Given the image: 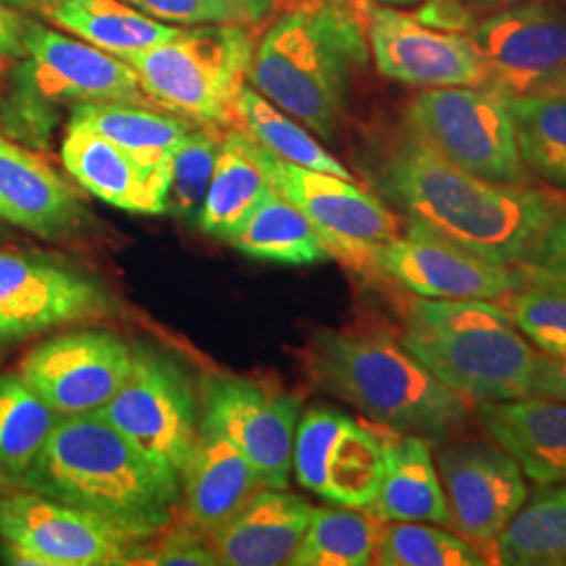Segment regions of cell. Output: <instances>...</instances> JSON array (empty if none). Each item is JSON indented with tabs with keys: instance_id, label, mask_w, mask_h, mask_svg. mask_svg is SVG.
Segmentation results:
<instances>
[{
	"instance_id": "6da1fadb",
	"label": "cell",
	"mask_w": 566,
	"mask_h": 566,
	"mask_svg": "<svg viewBox=\"0 0 566 566\" xmlns=\"http://www.w3.org/2000/svg\"><path fill=\"white\" fill-rule=\"evenodd\" d=\"M376 181L411 221L493 263L523 266L547 227L566 210V193L491 182L449 163L409 126L386 149Z\"/></svg>"
},
{
	"instance_id": "7a4b0ae2",
	"label": "cell",
	"mask_w": 566,
	"mask_h": 566,
	"mask_svg": "<svg viewBox=\"0 0 566 566\" xmlns=\"http://www.w3.org/2000/svg\"><path fill=\"white\" fill-rule=\"evenodd\" d=\"M15 486L139 539H154L172 525L181 502V481L149 462L99 411L61 418Z\"/></svg>"
},
{
	"instance_id": "3957f363",
	"label": "cell",
	"mask_w": 566,
	"mask_h": 566,
	"mask_svg": "<svg viewBox=\"0 0 566 566\" xmlns=\"http://www.w3.org/2000/svg\"><path fill=\"white\" fill-rule=\"evenodd\" d=\"M304 364L319 390L395 432L447 441L470 418L472 401L437 380L386 329H319Z\"/></svg>"
},
{
	"instance_id": "277c9868",
	"label": "cell",
	"mask_w": 566,
	"mask_h": 566,
	"mask_svg": "<svg viewBox=\"0 0 566 566\" xmlns=\"http://www.w3.org/2000/svg\"><path fill=\"white\" fill-rule=\"evenodd\" d=\"M365 60L361 13L343 7L294 9L266 28L245 82L319 137L334 139L355 70Z\"/></svg>"
},
{
	"instance_id": "5b68a950",
	"label": "cell",
	"mask_w": 566,
	"mask_h": 566,
	"mask_svg": "<svg viewBox=\"0 0 566 566\" xmlns=\"http://www.w3.org/2000/svg\"><path fill=\"white\" fill-rule=\"evenodd\" d=\"M25 53L4 65L0 133L23 147L46 151L63 109L81 103H133L156 107L126 61L30 20Z\"/></svg>"
},
{
	"instance_id": "8992f818",
	"label": "cell",
	"mask_w": 566,
	"mask_h": 566,
	"mask_svg": "<svg viewBox=\"0 0 566 566\" xmlns=\"http://www.w3.org/2000/svg\"><path fill=\"white\" fill-rule=\"evenodd\" d=\"M399 338L437 380L472 403L531 397L537 353L502 304L418 296Z\"/></svg>"
},
{
	"instance_id": "52a82bcc",
	"label": "cell",
	"mask_w": 566,
	"mask_h": 566,
	"mask_svg": "<svg viewBox=\"0 0 566 566\" xmlns=\"http://www.w3.org/2000/svg\"><path fill=\"white\" fill-rule=\"evenodd\" d=\"M254 49L248 23H206L124 61L156 107L200 126H235L233 105Z\"/></svg>"
},
{
	"instance_id": "ba28073f",
	"label": "cell",
	"mask_w": 566,
	"mask_h": 566,
	"mask_svg": "<svg viewBox=\"0 0 566 566\" xmlns=\"http://www.w3.org/2000/svg\"><path fill=\"white\" fill-rule=\"evenodd\" d=\"M405 126L474 177L506 185L528 182L506 97L493 88H424L407 105Z\"/></svg>"
},
{
	"instance_id": "9c48e42d",
	"label": "cell",
	"mask_w": 566,
	"mask_h": 566,
	"mask_svg": "<svg viewBox=\"0 0 566 566\" xmlns=\"http://www.w3.org/2000/svg\"><path fill=\"white\" fill-rule=\"evenodd\" d=\"M271 187L315 227L329 256L353 271H374V256L399 235V219L355 181L287 163L256 143Z\"/></svg>"
},
{
	"instance_id": "30bf717a",
	"label": "cell",
	"mask_w": 566,
	"mask_h": 566,
	"mask_svg": "<svg viewBox=\"0 0 566 566\" xmlns=\"http://www.w3.org/2000/svg\"><path fill=\"white\" fill-rule=\"evenodd\" d=\"M0 542L13 565H135L143 542L34 491H0Z\"/></svg>"
},
{
	"instance_id": "8fae6325",
	"label": "cell",
	"mask_w": 566,
	"mask_h": 566,
	"mask_svg": "<svg viewBox=\"0 0 566 566\" xmlns=\"http://www.w3.org/2000/svg\"><path fill=\"white\" fill-rule=\"evenodd\" d=\"M99 413L149 462L181 481L200 420L189 378L170 357L135 350L130 376Z\"/></svg>"
},
{
	"instance_id": "7c38bea8",
	"label": "cell",
	"mask_w": 566,
	"mask_h": 566,
	"mask_svg": "<svg viewBox=\"0 0 566 566\" xmlns=\"http://www.w3.org/2000/svg\"><path fill=\"white\" fill-rule=\"evenodd\" d=\"M114 313L116 301L107 287L74 264L39 252L0 250V348Z\"/></svg>"
},
{
	"instance_id": "4fadbf2b",
	"label": "cell",
	"mask_w": 566,
	"mask_h": 566,
	"mask_svg": "<svg viewBox=\"0 0 566 566\" xmlns=\"http://www.w3.org/2000/svg\"><path fill=\"white\" fill-rule=\"evenodd\" d=\"M485 86L504 97L549 91L566 76V9L554 0H518L468 34Z\"/></svg>"
},
{
	"instance_id": "5bb4252c",
	"label": "cell",
	"mask_w": 566,
	"mask_h": 566,
	"mask_svg": "<svg viewBox=\"0 0 566 566\" xmlns=\"http://www.w3.org/2000/svg\"><path fill=\"white\" fill-rule=\"evenodd\" d=\"M374 271L422 298L504 303L526 282L523 266L493 263L411 219H407L405 235H397L376 252Z\"/></svg>"
},
{
	"instance_id": "9a60e30c",
	"label": "cell",
	"mask_w": 566,
	"mask_h": 566,
	"mask_svg": "<svg viewBox=\"0 0 566 566\" xmlns=\"http://www.w3.org/2000/svg\"><path fill=\"white\" fill-rule=\"evenodd\" d=\"M292 468L325 502L367 507L385 476V434L338 409L313 407L298 420Z\"/></svg>"
},
{
	"instance_id": "2e32d148",
	"label": "cell",
	"mask_w": 566,
	"mask_h": 566,
	"mask_svg": "<svg viewBox=\"0 0 566 566\" xmlns=\"http://www.w3.org/2000/svg\"><path fill=\"white\" fill-rule=\"evenodd\" d=\"M135 365V348L105 329H76L36 344L20 376L60 416L99 411Z\"/></svg>"
},
{
	"instance_id": "e0dca14e",
	"label": "cell",
	"mask_w": 566,
	"mask_h": 566,
	"mask_svg": "<svg viewBox=\"0 0 566 566\" xmlns=\"http://www.w3.org/2000/svg\"><path fill=\"white\" fill-rule=\"evenodd\" d=\"M451 526L472 546L485 547L489 565L493 547L510 521L525 506L528 489L521 464L495 441H462L437 455Z\"/></svg>"
},
{
	"instance_id": "ac0fdd59",
	"label": "cell",
	"mask_w": 566,
	"mask_h": 566,
	"mask_svg": "<svg viewBox=\"0 0 566 566\" xmlns=\"http://www.w3.org/2000/svg\"><path fill=\"white\" fill-rule=\"evenodd\" d=\"M298 420L301 399L294 395L224 376L203 385L200 424L238 447L269 489L290 485Z\"/></svg>"
},
{
	"instance_id": "d6986e66",
	"label": "cell",
	"mask_w": 566,
	"mask_h": 566,
	"mask_svg": "<svg viewBox=\"0 0 566 566\" xmlns=\"http://www.w3.org/2000/svg\"><path fill=\"white\" fill-rule=\"evenodd\" d=\"M365 36L378 72L420 88L485 86V70L470 36L428 25L395 7L367 4Z\"/></svg>"
},
{
	"instance_id": "ffe728a7",
	"label": "cell",
	"mask_w": 566,
	"mask_h": 566,
	"mask_svg": "<svg viewBox=\"0 0 566 566\" xmlns=\"http://www.w3.org/2000/svg\"><path fill=\"white\" fill-rule=\"evenodd\" d=\"M0 219L42 240L67 238L84 221L81 198L55 168L2 133Z\"/></svg>"
},
{
	"instance_id": "44dd1931",
	"label": "cell",
	"mask_w": 566,
	"mask_h": 566,
	"mask_svg": "<svg viewBox=\"0 0 566 566\" xmlns=\"http://www.w3.org/2000/svg\"><path fill=\"white\" fill-rule=\"evenodd\" d=\"M313 506L285 489L264 486L208 535L219 565H290L311 523Z\"/></svg>"
},
{
	"instance_id": "7402d4cb",
	"label": "cell",
	"mask_w": 566,
	"mask_h": 566,
	"mask_svg": "<svg viewBox=\"0 0 566 566\" xmlns=\"http://www.w3.org/2000/svg\"><path fill=\"white\" fill-rule=\"evenodd\" d=\"M61 163L70 177L102 202L137 214L168 212L170 181L145 170L116 143L67 120Z\"/></svg>"
},
{
	"instance_id": "603a6c76",
	"label": "cell",
	"mask_w": 566,
	"mask_h": 566,
	"mask_svg": "<svg viewBox=\"0 0 566 566\" xmlns=\"http://www.w3.org/2000/svg\"><path fill=\"white\" fill-rule=\"evenodd\" d=\"M479 420L537 485L566 483V403L546 397L481 401Z\"/></svg>"
},
{
	"instance_id": "cb8c5ba5",
	"label": "cell",
	"mask_w": 566,
	"mask_h": 566,
	"mask_svg": "<svg viewBox=\"0 0 566 566\" xmlns=\"http://www.w3.org/2000/svg\"><path fill=\"white\" fill-rule=\"evenodd\" d=\"M182 510L189 525L210 535L261 489V474L223 434L200 424L181 474Z\"/></svg>"
},
{
	"instance_id": "d4e9b609",
	"label": "cell",
	"mask_w": 566,
	"mask_h": 566,
	"mask_svg": "<svg viewBox=\"0 0 566 566\" xmlns=\"http://www.w3.org/2000/svg\"><path fill=\"white\" fill-rule=\"evenodd\" d=\"M382 521H409L451 526L446 491L432 462L428 439L388 428L385 434V476L367 506Z\"/></svg>"
},
{
	"instance_id": "484cf974",
	"label": "cell",
	"mask_w": 566,
	"mask_h": 566,
	"mask_svg": "<svg viewBox=\"0 0 566 566\" xmlns=\"http://www.w3.org/2000/svg\"><path fill=\"white\" fill-rule=\"evenodd\" d=\"M67 114V120L82 124L116 143L145 170L168 181L172 151L196 126L181 116H170L133 103H81Z\"/></svg>"
},
{
	"instance_id": "4316f807",
	"label": "cell",
	"mask_w": 566,
	"mask_h": 566,
	"mask_svg": "<svg viewBox=\"0 0 566 566\" xmlns=\"http://www.w3.org/2000/svg\"><path fill=\"white\" fill-rule=\"evenodd\" d=\"M269 189L256 143L242 128L229 126L196 224L206 235L231 242Z\"/></svg>"
},
{
	"instance_id": "83f0119b",
	"label": "cell",
	"mask_w": 566,
	"mask_h": 566,
	"mask_svg": "<svg viewBox=\"0 0 566 566\" xmlns=\"http://www.w3.org/2000/svg\"><path fill=\"white\" fill-rule=\"evenodd\" d=\"M42 18L120 60L172 41L182 30L147 18L124 0H49Z\"/></svg>"
},
{
	"instance_id": "f1b7e54d",
	"label": "cell",
	"mask_w": 566,
	"mask_h": 566,
	"mask_svg": "<svg viewBox=\"0 0 566 566\" xmlns=\"http://www.w3.org/2000/svg\"><path fill=\"white\" fill-rule=\"evenodd\" d=\"M229 243L245 256L269 263L306 266L329 259L315 227L273 187Z\"/></svg>"
},
{
	"instance_id": "f546056e",
	"label": "cell",
	"mask_w": 566,
	"mask_h": 566,
	"mask_svg": "<svg viewBox=\"0 0 566 566\" xmlns=\"http://www.w3.org/2000/svg\"><path fill=\"white\" fill-rule=\"evenodd\" d=\"M61 418L20 371L0 376V479L4 485L20 483Z\"/></svg>"
},
{
	"instance_id": "4dcf8cb0",
	"label": "cell",
	"mask_w": 566,
	"mask_h": 566,
	"mask_svg": "<svg viewBox=\"0 0 566 566\" xmlns=\"http://www.w3.org/2000/svg\"><path fill=\"white\" fill-rule=\"evenodd\" d=\"M506 102L526 170L566 193L565 93H526Z\"/></svg>"
},
{
	"instance_id": "1f68e13d",
	"label": "cell",
	"mask_w": 566,
	"mask_h": 566,
	"mask_svg": "<svg viewBox=\"0 0 566 566\" xmlns=\"http://www.w3.org/2000/svg\"><path fill=\"white\" fill-rule=\"evenodd\" d=\"M493 563L566 566V483L547 485L518 510L493 547Z\"/></svg>"
},
{
	"instance_id": "d6a6232c",
	"label": "cell",
	"mask_w": 566,
	"mask_h": 566,
	"mask_svg": "<svg viewBox=\"0 0 566 566\" xmlns=\"http://www.w3.org/2000/svg\"><path fill=\"white\" fill-rule=\"evenodd\" d=\"M233 112L235 126L277 158L353 181L348 168L336 160L296 118L283 114V109L264 99L250 84H243Z\"/></svg>"
},
{
	"instance_id": "836d02e7",
	"label": "cell",
	"mask_w": 566,
	"mask_h": 566,
	"mask_svg": "<svg viewBox=\"0 0 566 566\" xmlns=\"http://www.w3.org/2000/svg\"><path fill=\"white\" fill-rule=\"evenodd\" d=\"M382 523L367 507H313L308 528L290 565H371Z\"/></svg>"
},
{
	"instance_id": "e575fe53",
	"label": "cell",
	"mask_w": 566,
	"mask_h": 566,
	"mask_svg": "<svg viewBox=\"0 0 566 566\" xmlns=\"http://www.w3.org/2000/svg\"><path fill=\"white\" fill-rule=\"evenodd\" d=\"M380 566H483L485 554L458 533L409 521L382 523L374 552Z\"/></svg>"
},
{
	"instance_id": "d590c367",
	"label": "cell",
	"mask_w": 566,
	"mask_h": 566,
	"mask_svg": "<svg viewBox=\"0 0 566 566\" xmlns=\"http://www.w3.org/2000/svg\"><path fill=\"white\" fill-rule=\"evenodd\" d=\"M223 135H219V126H193L172 151L168 212L185 223H198Z\"/></svg>"
},
{
	"instance_id": "8d00e7d4",
	"label": "cell",
	"mask_w": 566,
	"mask_h": 566,
	"mask_svg": "<svg viewBox=\"0 0 566 566\" xmlns=\"http://www.w3.org/2000/svg\"><path fill=\"white\" fill-rule=\"evenodd\" d=\"M526 275V273H525ZM516 327L546 355L566 357V285L526 275L507 298Z\"/></svg>"
},
{
	"instance_id": "74e56055",
	"label": "cell",
	"mask_w": 566,
	"mask_h": 566,
	"mask_svg": "<svg viewBox=\"0 0 566 566\" xmlns=\"http://www.w3.org/2000/svg\"><path fill=\"white\" fill-rule=\"evenodd\" d=\"M156 544H143L135 565L208 566L219 565L208 535L193 526H166Z\"/></svg>"
},
{
	"instance_id": "f35d334b",
	"label": "cell",
	"mask_w": 566,
	"mask_h": 566,
	"mask_svg": "<svg viewBox=\"0 0 566 566\" xmlns=\"http://www.w3.org/2000/svg\"><path fill=\"white\" fill-rule=\"evenodd\" d=\"M151 20L179 25L238 23L242 13L229 0H124ZM245 23V21H243Z\"/></svg>"
},
{
	"instance_id": "ab89813d",
	"label": "cell",
	"mask_w": 566,
	"mask_h": 566,
	"mask_svg": "<svg viewBox=\"0 0 566 566\" xmlns=\"http://www.w3.org/2000/svg\"><path fill=\"white\" fill-rule=\"evenodd\" d=\"M526 275L566 285V210L547 227L531 261L523 264Z\"/></svg>"
},
{
	"instance_id": "60d3db41",
	"label": "cell",
	"mask_w": 566,
	"mask_h": 566,
	"mask_svg": "<svg viewBox=\"0 0 566 566\" xmlns=\"http://www.w3.org/2000/svg\"><path fill=\"white\" fill-rule=\"evenodd\" d=\"M30 20L32 15L0 2V65L23 57Z\"/></svg>"
},
{
	"instance_id": "b9f144b4",
	"label": "cell",
	"mask_w": 566,
	"mask_h": 566,
	"mask_svg": "<svg viewBox=\"0 0 566 566\" xmlns=\"http://www.w3.org/2000/svg\"><path fill=\"white\" fill-rule=\"evenodd\" d=\"M531 397H546L566 403V357L537 355Z\"/></svg>"
},
{
	"instance_id": "7bdbcfd3",
	"label": "cell",
	"mask_w": 566,
	"mask_h": 566,
	"mask_svg": "<svg viewBox=\"0 0 566 566\" xmlns=\"http://www.w3.org/2000/svg\"><path fill=\"white\" fill-rule=\"evenodd\" d=\"M416 2H420V0H280L277 15L285 11H294V9H315V7H343V9L364 15L367 4L397 9V7H411Z\"/></svg>"
},
{
	"instance_id": "ee69618b",
	"label": "cell",
	"mask_w": 566,
	"mask_h": 566,
	"mask_svg": "<svg viewBox=\"0 0 566 566\" xmlns=\"http://www.w3.org/2000/svg\"><path fill=\"white\" fill-rule=\"evenodd\" d=\"M240 13L245 23H261L277 15L280 0H229Z\"/></svg>"
},
{
	"instance_id": "f6af8a7d",
	"label": "cell",
	"mask_w": 566,
	"mask_h": 566,
	"mask_svg": "<svg viewBox=\"0 0 566 566\" xmlns=\"http://www.w3.org/2000/svg\"><path fill=\"white\" fill-rule=\"evenodd\" d=\"M0 2L7 4V7H13L18 11H23L32 18H42V11H44L49 0H0Z\"/></svg>"
},
{
	"instance_id": "bcb514c9",
	"label": "cell",
	"mask_w": 566,
	"mask_h": 566,
	"mask_svg": "<svg viewBox=\"0 0 566 566\" xmlns=\"http://www.w3.org/2000/svg\"><path fill=\"white\" fill-rule=\"evenodd\" d=\"M468 7H497V4H510L518 0H462Z\"/></svg>"
},
{
	"instance_id": "7dc6e473",
	"label": "cell",
	"mask_w": 566,
	"mask_h": 566,
	"mask_svg": "<svg viewBox=\"0 0 566 566\" xmlns=\"http://www.w3.org/2000/svg\"><path fill=\"white\" fill-rule=\"evenodd\" d=\"M549 91H556V93H565L566 95V76L558 84H554Z\"/></svg>"
},
{
	"instance_id": "c3c4849f",
	"label": "cell",
	"mask_w": 566,
	"mask_h": 566,
	"mask_svg": "<svg viewBox=\"0 0 566 566\" xmlns=\"http://www.w3.org/2000/svg\"><path fill=\"white\" fill-rule=\"evenodd\" d=\"M7 235V229H4V221L0 219V240Z\"/></svg>"
},
{
	"instance_id": "681fc988",
	"label": "cell",
	"mask_w": 566,
	"mask_h": 566,
	"mask_svg": "<svg viewBox=\"0 0 566 566\" xmlns=\"http://www.w3.org/2000/svg\"><path fill=\"white\" fill-rule=\"evenodd\" d=\"M0 485H4V483H2V479H0Z\"/></svg>"
}]
</instances>
